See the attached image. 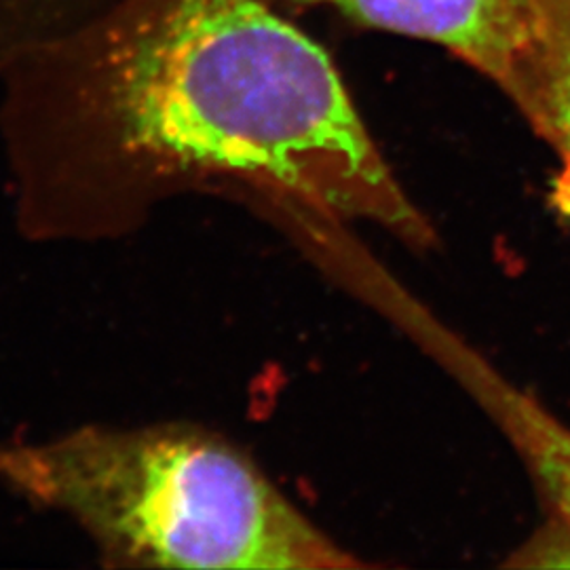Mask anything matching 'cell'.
<instances>
[{
    "instance_id": "cell-5",
    "label": "cell",
    "mask_w": 570,
    "mask_h": 570,
    "mask_svg": "<svg viewBox=\"0 0 570 570\" xmlns=\"http://www.w3.org/2000/svg\"><path fill=\"white\" fill-rule=\"evenodd\" d=\"M501 414L537 475L556 532L570 546V429L518 393L501 395Z\"/></svg>"
},
{
    "instance_id": "cell-1",
    "label": "cell",
    "mask_w": 570,
    "mask_h": 570,
    "mask_svg": "<svg viewBox=\"0 0 570 570\" xmlns=\"http://www.w3.org/2000/svg\"><path fill=\"white\" fill-rule=\"evenodd\" d=\"M98 112L112 190L228 178L431 239L326 53L258 0H169L112 56Z\"/></svg>"
},
{
    "instance_id": "cell-4",
    "label": "cell",
    "mask_w": 570,
    "mask_h": 570,
    "mask_svg": "<svg viewBox=\"0 0 570 570\" xmlns=\"http://www.w3.org/2000/svg\"><path fill=\"white\" fill-rule=\"evenodd\" d=\"M524 117L560 159L553 202L570 216V0H551L548 47Z\"/></svg>"
},
{
    "instance_id": "cell-2",
    "label": "cell",
    "mask_w": 570,
    "mask_h": 570,
    "mask_svg": "<svg viewBox=\"0 0 570 570\" xmlns=\"http://www.w3.org/2000/svg\"><path fill=\"white\" fill-rule=\"evenodd\" d=\"M0 480L77 520L117 564L348 569L244 452L193 428H85L0 450Z\"/></svg>"
},
{
    "instance_id": "cell-3",
    "label": "cell",
    "mask_w": 570,
    "mask_h": 570,
    "mask_svg": "<svg viewBox=\"0 0 570 570\" xmlns=\"http://www.w3.org/2000/svg\"><path fill=\"white\" fill-rule=\"evenodd\" d=\"M446 47L527 115L548 47L551 0H298Z\"/></svg>"
}]
</instances>
